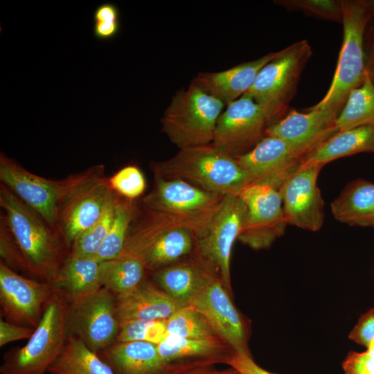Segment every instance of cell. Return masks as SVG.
<instances>
[{
  "mask_svg": "<svg viewBox=\"0 0 374 374\" xmlns=\"http://www.w3.org/2000/svg\"><path fill=\"white\" fill-rule=\"evenodd\" d=\"M368 125L374 126V84L365 73L363 83L349 94L335 127L339 131Z\"/></svg>",
  "mask_w": 374,
  "mask_h": 374,
  "instance_id": "30",
  "label": "cell"
},
{
  "mask_svg": "<svg viewBox=\"0 0 374 374\" xmlns=\"http://www.w3.org/2000/svg\"><path fill=\"white\" fill-rule=\"evenodd\" d=\"M116 193L114 200L110 204L100 218L91 226L81 233L72 243L69 256L78 257H95L110 229L115 213Z\"/></svg>",
  "mask_w": 374,
  "mask_h": 374,
  "instance_id": "33",
  "label": "cell"
},
{
  "mask_svg": "<svg viewBox=\"0 0 374 374\" xmlns=\"http://www.w3.org/2000/svg\"><path fill=\"white\" fill-rule=\"evenodd\" d=\"M277 54L269 52L222 71L200 72L191 82L227 105L249 91L260 71Z\"/></svg>",
  "mask_w": 374,
  "mask_h": 374,
  "instance_id": "21",
  "label": "cell"
},
{
  "mask_svg": "<svg viewBox=\"0 0 374 374\" xmlns=\"http://www.w3.org/2000/svg\"><path fill=\"white\" fill-rule=\"evenodd\" d=\"M348 338L367 348L374 339V309L369 310L360 317L350 331Z\"/></svg>",
  "mask_w": 374,
  "mask_h": 374,
  "instance_id": "41",
  "label": "cell"
},
{
  "mask_svg": "<svg viewBox=\"0 0 374 374\" xmlns=\"http://www.w3.org/2000/svg\"><path fill=\"white\" fill-rule=\"evenodd\" d=\"M312 53L306 39L296 41L278 51L277 55L260 71L247 92L262 107L269 125L287 112Z\"/></svg>",
  "mask_w": 374,
  "mask_h": 374,
  "instance_id": "9",
  "label": "cell"
},
{
  "mask_svg": "<svg viewBox=\"0 0 374 374\" xmlns=\"http://www.w3.org/2000/svg\"><path fill=\"white\" fill-rule=\"evenodd\" d=\"M361 152L374 153V126L339 130L317 146L303 159V164H325Z\"/></svg>",
  "mask_w": 374,
  "mask_h": 374,
  "instance_id": "26",
  "label": "cell"
},
{
  "mask_svg": "<svg viewBox=\"0 0 374 374\" xmlns=\"http://www.w3.org/2000/svg\"><path fill=\"white\" fill-rule=\"evenodd\" d=\"M341 366L344 374H374V358L367 351H351Z\"/></svg>",
  "mask_w": 374,
  "mask_h": 374,
  "instance_id": "40",
  "label": "cell"
},
{
  "mask_svg": "<svg viewBox=\"0 0 374 374\" xmlns=\"http://www.w3.org/2000/svg\"><path fill=\"white\" fill-rule=\"evenodd\" d=\"M0 256L1 261L10 269L26 274V267L19 248L8 226L1 217Z\"/></svg>",
  "mask_w": 374,
  "mask_h": 374,
  "instance_id": "38",
  "label": "cell"
},
{
  "mask_svg": "<svg viewBox=\"0 0 374 374\" xmlns=\"http://www.w3.org/2000/svg\"><path fill=\"white\" fill-rule=\"evenodd\" d=\"M365 73L374 84V16L366 24L364 33Z\"/></svg>",
  "mask_w": 374,
  "mask_h": 374,
  "instance_id": "44",
  "label": "cell"
},
{
  "mask_svg": "<svg viewBox=\"0 0 374 374\" xmlns=\"http://www.w3.org/2000/svg\"><path fill=\"white\" fill-rule=\"evenodd\" d=\"M226 197L181 179L154 177L151 190L141 199L140 203L199 238L211 227Z\"/></svg>",
  "mask_w": 374,
  "mask_h": 374,
  "instance_id": "5",
  "label": "cell"
},
{
  "mask_svg": "<svg viewBox=\"0 0 374 374\" xmlns=\"http://www.w3.org/2000/svg\"><path fill=\"white\" fill-rule=\"evenodd\" d=\"M268 125L262 107L245 93L228 104L220 114L213 143L235 159L249 152L265 136Z\"/></svg>",
  "mask_w": 374,
  "mask_h": 374,
  "instance_id": "14",
  "label": "cell"
},
{
  "mask_svg": "<svg viewBox=\"0 0 374 374\" xmlns=\"http://www.w3.org/2000/svg\"><path fill=\"white\" fill-rule=\"evenodd\" d=\"M301 113L291 109L283 118L269 125L265 136L279 138L304 158L320 143L338 132V114L326 109Z\"/></svg>",
  "mask_w": 374,
  "mask_h": 374,
  "instance_id": "18",
  "label": "cell"
},
{
  "mask_svg": "<svg viewBox=\"0 0 374 374\" xmlns=\"http://www.w3.org/2000/svg\"><path fill=\"white\" fill-rule=\"evenodd\" d=\"M181 308L157 283L146 278L134 290L116 296L119 323L129 321L166 320Z\"/></svg>",
  "mask_w": 374,
  "mask_h": 374,
  "instance_id": "22",
  "label": "cell"
},
{
  "mask_svg": "<svg viewBox=\"0 0 374 374\" xmlns=\"http://www.w3.org/2000/svg\"><path fill=\"white\" fill-rule=\"evenodd\" d=\"M152 275L156 283L183 308L190 305L209 280L218 274L193 251L186 258Z\"/></svg>",
  "mask_w": 374,
  "mask_h": 374,
  "instance_id": "20",
  "label": "cell"
},
{
  "mask_svg": "<svg viewBox=\"0 0 374 374\" xmlns=\"http://www.w3.org/2000/svg\"><path fill=\"white\" fill-rule=\"evenodd\" d=\"M1 215L23 256L26 275L53 284L69 254L56 229L0 184Z\"/></svg>",
  "mask_w": 374,
  "mask_h": 374,
  "instance_id": "1",
  "label": "cell"
},
{
  "mask_svg": "<svg viewBox=\"0 0 374 374\" xmlns=\"http://www.w3.org/2000/svg\"><path fill=\"white\" fill-rule=\"evenodd\" d=\"M166 333V320L124 321L119 323L115 342L146 341L157 345Z\"/></svg>",
  "mask_w": 374,
  "mask_h": 374,
  "instance_id": "34",
  "label": "cell"
},
{
  "mask_svg": "<svg viewBox=\"0 0 374 374\" xmlns=\"http://www.w3.org/2000/svg\"><path fill=\"white\" fill-rule=\"evenodd\" d=\"M98 355L114 374H165L168 368L157 344L146 341L115 342Z\"/></svg>",
  "mask_w": 374,
  "mask_h": 374,
  "instance_id": "23",
  "label": "cell"
},
{
  "mask_svg": "<svg viewBox=\"0 0 374 374\" xmlns=\"http://www.w3.org/2000/svg\"><path fill=\"white\" fill-rule=\"evenodd\" d=\"M224 105L191 82L172 98L161 119V132L179 149L212 143Z\"/></svg>",
  "mask_w": 374,
  "mask_h": 374,
  "instance_id": "7",
  "label": "cell"
},
{
  "mask_svg": "<svg viewBox=\"0 0 374 374\" xmlns=\"http://www.w3.org/2000/svg\"><path fill=\"white\" fill-rule=\"evenodd\" d=\"M137 208V201L117 195L114 217L109 233L94 257L99 262L118 257L123 250Z\"/></svg>",
  "mask_w": 374,
  "mask_h": 374,
  "instance_id": "31",
  "label": "cell"
},
{
  "mask_svg": "<svg viewBox=\"0 0 374 374\" xmlns=\"http://www.w3.org/2000/svg\"><path fill=\"white\" fill-rule=\"evenodd\" d=\"M235 159L250 184H265L280 190L303 160L282 139L270 136H265L252 150Z\"/></svg>",
  "mask_w": 374,
  "mask_h": 374,
  "instance_id": "19",
  "label": "cell"
},
{
  "mask_svg": "<svg viewBox=\"0 0 374 374\" xmlns=\"http://www.w3.org/2000/svg\"><path fill=\"white\" fill-rule=\"evenodd\" d=\"M165 374H240L234 368L229 367L219 369L215 365L206 362H184L168 364Z\"/></svg>",
  "mask_w": 374,
  "mask_h": 374,
  "instance_id": "39",
  "label": "cell"
},
{
  "mask_svg": "<svg viewBox=\"0 0 374 374\" xmlns=\"http://www.w3.org/2000/svg\"><path fill=\"white\" fill-rule=\"evenodd\" d=\"M103 164L74 174L60 206L55 226L70 249L73 241L96 223L114 200Z\"/></svg>",
  "mask_w": 374,
  "mask_h": 374,
  "instance_id": "8",
  "label": "cell"
},
{
  "mask_svg": "<svg viewBox=\"0 0 374 374\" xmlns=\"http://www.w3.org/2000/svg\"><path fill=\"white\" fill-rule=\"evenodd\" d=\"M274 3L289 12L301 11L317 19L342 21V0H277Z\"/></svg>",
  "mask_w": 374,
  "mask_h": 374,
  "instance_id": "35",
  "label": "cell"
},
{
  "mask_svg": "<svg viewBox=\"0 0 374 374\" xmlns=\"http://www.w3.org/2000/svg\"><path fill=\"white\" fill-rule=\"evenodd\" d=\"M50 374H114L97 353L81 339L68 335L58 357L50 366Z\"/></svg>",
  "mask_w": 374,
  "mask_h": 374,
  "instance_id": "28",
  "label": "cell"
},
{
  "mask_svg": "<svg viewBox=\"0 0 374 374\" xmlns=\"http://www.w3.org/2000/svg\"><path fill=\"white\" fill-rule=\"evenodd\" d=\"M226 364L240 374H277L260 367L256 363L252 356L241 353L234 352Z\"/></svg>",
  "mask_w": 374,
  "mask_h": 374,
  "instance_id": "43",
  "label": "cell"
},
{
  "mask_svg": "<svg viewBox=\"0 0 374 374\" xmlns=\"http://www.w3.org/2000/svg\"><path fill=\"white\" fill-rule=\"evenodd\" d=\"M68 335L81 339L98 353L113 344L119 331L116 296L105 287L70 304L67 316Z\"/></svg>",
  "mask_w": 374,
  "mask_h": 374,
  "instance_id": "13",
  "label": "cell"
},
{
  "mask_svg": "<svg viewBox=\"0 0 374 374\" xmlns=\"http://www.w3.org/2000/svg\"><path fill=\"white\" fill-rule=\"evenodd\" d=\"M147 273L146 267L140 258L125 253L100 264L101 286L115 296L134 290L146 278Z\"/></svg>",
  "mask_w": 374,
  "mask_h": 374,
  "instance_id": "29",
  "label": "cell"
},
{
  "mask_svg": "<svg viewBox=\"0 0 374 374\" xmlns=\"http://www.w3.org/2000/svg\"><path fill=\"white\" fill-rule=\"evenodd\" d=\"M195 237L166 217L137 202L136 211L121 253L135 256L148 272H154L188 257L193 251Z\"/></svg>",
  "mask_w": 374,
  "mask_h": 374,
  "instance_id": "3",
  "label": "cell"
},
{
  "mask_svg": "<svg viewBox=\"0 0 374 374\" xmlns=\"http://www.w3.org/2000/svg\"><path fill=\"white\" fill-rule=\"evenodd\" d=\"M369 355L374 358V339L371 341L369 345L367 346L366 350Z\"/></svg>",
  "mask_w": 374,
  "mask_h": 374,
  "instance_id": "45",
  "label": "cell"
},
{
  "mask_svg": "<svg viewBox=\"0 0 374 374\" xmlns=\"http://www.w3.org/2000/svg\"><path fill=\"white\" fill-rule=\"evenodd\" d=\"M93 34L99 40L107 41L116 37L121 28L120 11L113 3L99 5L93 15Z\"/></svg>",
  "mask_w": 374,
  "mask_h": 374,
  "instance_id": "37",
  "label": "cell"
},
{
  "mask_svg": "<svg viewBox=\"0 0 374 374\" xmlns=\"http://www.w3.org/2000/svg\"><path fill=\"white\" fill-rule=\"evenodd\" d=\"M70 303L58 290L46 303L39 323L28 342L6 351L0 374H46L64 347Z\"/></svg>",
  "mask_w": 374,
  "mask_h": 374,
  "instance_id": "6",
  "label": "cell"
},
{
  "mask_svg": "<svg viewBox=\"0 0 374 374\" xmlns=\"http://www.w3.org/2000/svg\"><path fill=\"white\" fill-rule=\"evenodd\" d=\"M157 346L166 364L200 362L213 365L226 364L235 352L222 339H190L168 333Z\"/></svg>",
  "mask_w": 374,
  "mask_h": 374,
  "instance_id": "24",
  "label": "cell"
},
{
  "mask_svg": "<svg viewBox=\"0 0 374 374\" xmlns=\"http://www.w3.org/2000/svg\"><path fill=\"white\" fill-rule=\"evenodd\" d=\"M322 168L302 163L283 185L280 191L287 224L311 231L322 226L323 200L317 186Z\"/></svg>",
  "mask_w": 374,
  "mask_h": 374,
  "instance_id": "16",
  "label": "cell"
},
{
  "mask_svg": "<svg viewBox=\"0 0 374 374\" xmlns=\"http://www.w3.org/2000/svg\"><path fill=\"white\" fill-rule=\"evenodd\" d=\"M166 326L168 334L180 337L222 339L206 318L192 305L183 307L175 311L166 319Z\"/></svg>",
  "mask_w": 374,
  "mask_h": 374,
  "instance_id": "32",
  "label": "cell"
},
{
  "mask_svg": "<svg viewBox=\"0 0 374 374\" xmlns=\"http://www.w3.org/2000/svg\"><path fill=\"white\" fill-rule=\"evenodd\" d=\"M244 205L239 194L226 196L224 204L204 235L195 238L193 252L218 274L231 294V256L241 232Z\"/></svg>",
  "mask_w": 374,
  "mask_h": 374,
  "instance_id": "12",
  "label": "cell"
},
{
  "mask_svg": "<svg viewBox=\"0 0 374 374\" xmlns=\"http://www.w3.org/2000/svg\"><path fill=\"white\" fill-rule=\"evenodd\" d=\"M100 264L94 257L68 256L52 285L70 304L78 302L102 287Z\"/></svg>",
  "mask_w": 374,
  "mask_h": 374,
  "instance_id": "25",
  "label": "cell"
},
{
  "mask_svg": "<svg viewBox=\"0 0 374 374\" xmlns=\"http://www.w3.org/2000/svg\"><path fill=\"white\" fill-rule=\"evenodd\" d=\"M218 275H214L192 304L214 330L237 353L252 356L249 348V326L234 306Z\"/></svg>",
  "mask_w": 374,
  "mask_h": 374,
  "instance_id": "17",
  "label": "cell"
},
{
  "mask_svg": "<svg viewBox=\"0 0 374 374\" xmlns=\"http://www.w3.org/2000/svg\"><path fill=\"white\" fill-rule=\"evenodd\" d=\"M53 292L52 284L22 276L0 261L1 315L6 321L36 328Z\"/></svg>",
  "mask_w": 374,
  "mask_h": 374,
  "instance_id": "15",
  "label": "cell"
},
{
  "mask_svg": "<svg viewBox=\"0 0 374 374\" xmlns=\"http://www.w3.org/2000/svg\"><path fill=\"white\" fill-rule=\"evenodd\" d=\"M35 328L11 323L1 319L0 320V346L12 341L28 339Z\"/></svg>",
  "mask_w": 374,
  "mask_h": 374,
  "instance_id": "42",
  "label": "cell"
},
{
  "mask_svg": "<svg viewBox=\"0 0 374 374\" xmlns=\"http://www.w3.org/2000/svg\"><path fill=\"white\" fill-rule=\"evenodd\" d=\"M238 194L244 205V214L238 240L255 250L269 248L287 225L280 190L251 183Z\"/></svg>",
  "mask_w": 374,
  "mask_h": 374,
  "instance_id": "10",
  "label": "cell"
},
{
  "mask_svg": "<svg viewBox=\"0 0 374 374\" xmlns=\"http://www.w3.org/2000/svg\"><path fill=\"white\" fill-rule=\"evenodd\" d=\"M331 211L342 223L374 228V183L351 181L331 203Z\"/></svg>",
  "mask_w": 374,
  "mask_h": 374,
  "instance_id": "27",
  "label": "cell"
},
{
  "mask_svg": "<svg viewBox=\"0 0 374 374\" xmlns=\"http://www.w3.org/2000/svg\"><path fill=\"white\" fill-rule=\"evenodd\" d=\"M112 190L121 197L136 200L146 188L145 177L136 165H127L108 178Z\"/></svg>",
  "mask_w": 374,
  "mask_h": 374,
  "instance_id": "36",
  "label": "cell"
},
{
  "mask_svg": "<svg viewBox=\"0 0 374 374\" xmlns=\"http://www.w3.org/2000/svg\"><path fill=\"white\" fill-rule=\"evenodd\" d=\"M374 16V0H342L343 40L335 72L323 98L309 107L340 113L350 92L365 79L364 33Z\"/></svg>",
  "mask_w": 374,
  "mask_h": 374,
  "instance_id": "4",
  "label": "cell"
},
{
  "mask_svg": "<svg viewBox=\"0 0 374 374\" xmlns=\"http://www.w3.org/2000/svg\"><path fill=\"white\" fill-rule=\"evenodd\" d=\"M74 174L49 179L29 172L14 159L0 154V184L55 229L60 204Z\"/></svg>",
  "mask_w": 374,
  "mask_h": 374,
  "instance_id": "11",
  "label": "cell"
},
{
  "mask_svg": "<svg viewBox=\"0 0 374 374\" xmlns=\"http://www.w3.org/2000/svg\"><path fill=\"white\" fill-rule=\"evenodd\" d=\"M150 168L155 177L181 179L223 196L238 194L250 184L236 159L213 143L179 149L166 160L152 162Z\"/></svg>",
  "mask_w": 374,
  "mask_h": 374,
  "instance_id": "2",
  "label": "cell"
}]
</instances>
